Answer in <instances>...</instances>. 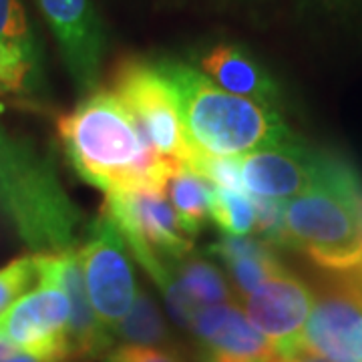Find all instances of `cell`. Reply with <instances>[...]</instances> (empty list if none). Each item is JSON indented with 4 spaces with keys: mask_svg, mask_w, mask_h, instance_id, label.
<instances>
[{
    "mask_svg": "<svg viewBox=\"0 0 362 362\" xmlns=\"http://www.w3.org/2000/svg\"><path fill=\"white\" fill-rule=\"evenodd\" d=\"M59 137L83 180L103 189H165L168 177L183 163L159 156L145 141L113 90H93L66 115L59 117Z\"/></svg>",
    "mask_w": 362,
    "mask_h": 362,
    "instance_id": "obj_1",
    "label": "cell"
},
{
    "mask_svg": "<svg viewBox=\"0 0 362 362\" xmlns=\"http://www.w3.org/2000/svg\"><path fill=\"white\" fill-rule=\"evenodd\" d=\"M0 214L35 256L77 250L83 214L51 156L0 127Z\"/></svg>",
    "mask_w": 362,
    "mask_h": 362,
    "instance_id": "obj_2",
    "label": "cell"
},
{
    "mask_svg": "<svg viewBox=\"0 0 362 362\" xmlns=\"http://www.w3.org/2000/svg\"><path fill=\"white\" fill-rule=\"evenodd\" d=\"M156 66L175 93L185 137L197 151L242 157L296 139L276 109L221 89L195 66L177 61Z\"/></svg>",
    "mask_w": 362,
    "mask_h": 362,
    "instance_id": "obj_3",
    "label": "cell"
},
{
    "mask_svg": "<svg viewBox=\"0 0 362 362\" xmlns=\"http://www.w3.org/2000/svg\"><path fill=\"white\" fill-rule=\"evenodd\" d=\"M286 244L322 270L340 274L362 266V192L346 159L322 156L304 192L284 202Z\"/></svg>",
    "mask_w": 362,
    "mask_h": 362,
    "instance_id": "obj_4",
    "label": "cell"
},
{
    "mask_svg": "<svg viewBox=\"0 0 362 362\" xmlns=\"http://www.w3.org/2000/svg\"><path fill=\"white\" fill-rule=\"evenodd\" d=\"M111 90L159 156L187 165L194 147L185 137L175 93L156 65L125 61L115 71Z\"/></svg>",
    "mask_w": 362,
    "mask_h": 362,
    "instance_id": "obj_5",
    "label": "cell"
},
{
    "mask_svg": "<svg viewBox=\"0 0 362 362\" xmlns=\"http://www.w3.org/2000/svg\"><path fill=\"white\" fill-rule=\"evenodd\" d=\"M85 242L77 247L90 306L99 322L113 334L115 326L131 310L137 294L133 266L117 223L101 214L85 228Z\"/></svg>",
    "mask_w": 362,
    "mask_h": 362,
    "instance_id": "obj_6",
    "label": "cell"
},
{
    "mask_svg": "<svg viewBox=\"0 0 362 362\" xmlns=\"http://www.w3.org/2000/svg\"><path fill=\"white\" fill-rule=\"evenodd\" d=\"M103 211L129 247L149 250L163 259H177L194 250V235L183 230L165 189L137 187L105 194Z\"/></svg>",
    "mask_w": 362,
    "mask_h": 362,
    "instance_id": "obj_7",
    "label": "cell"
},
{
    "mask_svg": "<svg viewBox=\"0 0 362 362\" xmlns=\"http://www.w3.org/2000/svg\"><path fill=\"white\" fill-rule=\"evenodd\" d=\"M302 350L326 362H362V282L354 274H334L314 298Z\"/></svg>",
    "mask_w": 362,
    "mask_h": 362,
    "instance_id": "obj_8",
    "label": "cell"
},
{
    "mask_svg": "<svg viewBox=\"0 0 362 362\" xmlns=\"http://www.w3.org/2000/svg\"><path fill=\"white\" fill-rule=\"evenodd\" d=\"M69 298L57 284L39 282V288L18 298L0 316V334L14 349L35 354L47 362L73 358Z\"/></svg>",
    "mask_w": 362,
    "mask_h": 362,
    "instance_id": "obj_9",
    "label": "cell"
},
{
    "mask_svg": "<svg viewBox=\"0 0 362 362\" xmlns=\"http://www.w3.org/2000/svg\"><path fill=\"white\" fill-rule=\"evenodd\" d=\"M242 302L247 320L270 340L280 358H290L302 350V332L314 306V292L302 278L280 272Z\"/></svg>",
    "mask_w": 362,
    "mask_h": 362,
    "instance_id": "obj_10",
    "label": "cell"
},
{
    "mask_svg": "<svg viewBox=\"0 0 362 362\" xmlns=\"http://www.w3.org/2000/svg\"><path fill=\"white\" fill-rule=\"evenodd\" d=\"M52 30L66 71L81 93L97 90L105 54V28L93 0H35Z\"/></svg>",
    "mask_w": 362,
    "mask_h": 362,
    "instance_id": "obj_11",
    "label": "cell"
},
{
    "mask_svg": "<svg viewBox=\"0 0 362 362\" xmlns=\"http://www.w3.org/2000/svg\"><path fill=\"white\" fill-rule=\"evenodd\" d=\"M324 153L298 139L264 147L242 157V180L252 195L288 202L314 180Z\"/></svg>",
    "mask_w": 362,
    "mask_h": 362,
    "instance_id": "obj_12",
    "label": "cell"
},
{
    "mask_svg": "<svg viewBox=\"0 0 362 362\" xmlns=\"http://www.w3.org/2000/svg\"><path fill=\"white\" fill-rule=\"evenodd\" d=\"M37 264H39V282L57 284L69 298V306H71L69 338H71L73 356L107 354L113 349L115 338L99 322L97 314L90 306L77 250L52 254V256H37Z\"/></svg>",
    "mask_w": 362,
    "mask_h": 362,
    "instance_id": "obj_13",
    "label": "cell"
},
{
    "mask_svg": "<svg viewBox=\"0 0 362 362\" xmlns=\"http://www.w3.org/2000/svg\"><path fill=\"white\" fill-rule=\"evenodd\" d=\"M202 350L238 362H278L270 340L247 320L235 304H211L195 312L189 328Z\"/></svg>",
    "mask_w": 362,
    "mask_h": 362,
    "instance_id": "obj_14",
    "label": "cell"
},
{
    "mask_svg": "<svg viewBox=\"0 0 362 362\" xmlns=\"http://www.w3.org/2000/svg\"><path fill=\"white\" fill-rule=\"evenodd\" d=\"M199 69L218 87L278 111L282 90L258 61L235 45H216L199 57Z\"/></svg>",
    "mask_w": 362,
    "mask_h": 362,
    "instance_id": "obj_15",
    "label": "cell"
},
{
    "mask_svg": "<svg viewBox=\"0 0 362 362\" xmlns=\"http://www.w3.org/2000/svg\"><path fill=\"white\" fill-rule=\"evenodd\" d=\"M211 252L228 266L240 298H246L272 276L284 272L274 246L259 238L223 235L211 246Z\"/></svg>",
    "mask_w": 362,
    "mask_h": 362,
    "instance_id": "obj_16",
    "label": "cell"
},
{
    "mask_svg": "<svg viewBox=\"0 0 362 362\" xmlns=\"http://www.w3.org/2000/svg\"><path fill=\"white\" fill-rule=\"evenodd\" d=\"M165 194L169 195V204L175 209L183 230L195 235L204 228L206 220H209L214 185L187 165H180L168 177Z\"/></svg>",
    "mask_w": 362,
    "mask_h": 362,
    "instance_id": "obj_17",
    "label": "cell"
},
{
    "mask_svg": "<svg viewBox=\"0 0 362 362\" xmlns=\"http://www.w3.org/2000/svg\"><path fill=\"white\" fill-rule=\"evenodd\" d=\"M169 266L175 274L180 288L197 308L211 304H228L233 300L226 278L206 258L189 252L177 259H169Z\"/></svg>",
    "mask_w": 362,
    "mask_h": 362,
    "instance_id": "obj_18",
    "label": "cell"
},
{
    "mask_svg": "<svg viewBox=\"0 0 362 362\" xmlns=\"http://www.w3.org/2000/svg\"><path fill=\"white\" fill-rule=\"evenodd\" d=\"M113 338L123 344H139V346H163L169 349L171 334L157 304L145 290H137L133 306L127 316L117 324Z\"/></svg>",
    "mask_w": 362,
    "mask_h": 362,
    "instance_id": "obj_19",
    "label": "cell"
},
{
    "mask_svg": "<svg viewBox=\"0 0 362 362\" xmlns=\"http://www.w3.org/2000/svg\"><path fill=\"white\" fill-rule=\"evenodd\" d=\"M254 204L250 195L214 187L209 220L220 226L226 235H247L254 232Z\"/></svg>",
    "mask_w": 362,
    "mask_h": 362,
    "instance_id": "obj_20",
    "label": "cell"
},
{
    "mask_svg": "<svg viewBox=\"0 0 362 362\" xmlns=\"http://www.w3.org/2000/svg\"><path fill=\"white\" fill-rule=\"evenodd\" d=\"M187 168L209 181L214 187L246 194L244 180H242V157L209 156V153L194 149V153L187 161Z\"/></svg>",
    "mask_w": 362,
    "mask_h": 362,
    "instance_id": "obj_21",
    "label": "cell"
},
{
    "mask_svg": "<svg viewBox=\"0 0 362 362\" xmlns=\"http://www.w3.org/2000/svg\"><path fill=\"white\" fill-rule=\"evenodd\" d=\"M0 42L21 49L33 63H37L39 52L21 0H0Z\"/></svg>",
    "mask_w": 362,
    "mask_h": 362,
    "instance_id": "obj_22",
    "label": "cell"
},
{
    "mask_svg": "<svg viewBox=\"0 0 362 362\" xmlns=\"http://www.w3.org/2000/svg\"><path fill=\"white\" fill-rule=\"evenodd\" d=\"M39 282V264L37 256L28 254L13 259L4 268H0V316L13 306L18 298L30 290V286Z\"/></svg>",
    "mask_w": 362,
    "mask_h": 362,
    "instance_id": "obj_23",
    "label": "cell"
},
{
    "mask_svg": "<svg viewBox=\"0 0 362 362\" xmlns=\"http://www.w3.org/2000/svg\"><path fill=\"white\" fill-rule=\"evenodd\" d=\"M254 204V233L256 238L268 242L270 246H288L286 244V226H284V202L268 199L252 195Z\"/></svg>",
    "mask_w": 362,
    "mask_h": 362,
    "instance_id": "obj_24",
    "label": "cell"
},
{
    "mask_svg": "<svg viewBox=\"0 0 362 362\" xmlns=\"http://www.w3.org/2000/svg\"><path fill=\"white\" fill-rule=\"evenodd\" d=\"M35 65L21 49L0 42V90L23 89Z\"/></svg>",
    "mask_w": 362,
    "mask_h": 362,
    "instance_id": "obj_25",
    "label": "cell"
},
{
    "mask_svg": "<svg viewBox=\"0 0 362 362\" xmlns=\"http://www.w3.org/2000/svg\"><path fill=\"white\" fill-rule=\"evenodd\" d=\"M107 362H183L175 350L163 346H139V344H121L113 346L105 354Z\"/></svg>",
    "mask_w": 362,
    "mask_h": 362,
    "instance_id": "obj_26",
    "label": "cell"
},
{
    "mask_svg": "<svg viewBox=\"0 0 362 362\" xmlns=\"http://www.w3.org/2000/svg\"><path fill=\"white\" fill-rule=\"evenodd\" d=\"M278 362H326L320 356H316V354H310V352H306V350H300L296 352L294 356H290V358H280Z\"/></svg>",
    "mask_w": 362,
    "mask_h": 362,
    "instance_id": "obj_27",
    "label": "cell"
},
{
    "mask_svg": "<svg viewBox=\"0 0 362 362\" xmlns=\"http://www.w3.org/2000/svg\"><path fill=\"white\" fill-rule=\"evenodd\" d=\"M2 362H47L39 358V356H35V354H28V352H23V350H16L13 356H8L6 361Z\"/></svg>",
    "mask_w": 362,
    "mask_h": 362,
    "instance_id": "obj_28",
    "label": "cell"
},
{
    "mask_svg": "<svg viewBox=\"0 0 362 362\" xmlns=\"http://www.w3.org/2000/svg\"><path fill=\"white\" fill-rule=\"evenodd\" d=\"M199 362H238V361H232V358H226V356H218V354H211V352H206V350H202V354H199Z\"/></svg>",
    "mask_w": 362,
    "mask_h": 362,
    "instance_id": "obj_29",
    "label": "cell"
},
{
    "mask_svg": "<svg viewBox=\"0 0 362 362\" xmlns=\"http://www.w3.org/2000/svg\"><path fill=\"white\" fill-rule=\"evenodd\" d=\"M16 350L18 349H14L11 342H6V340H0V362L6 361L8 356H13Z\"/></svg>",
    "mask_w": 362,
    "mask_h": 362,
    "instance_id": "obj_30",
    "label": "cell"
},
{
    "mask_svg": "<svg viewBox=\"0 0 362 362\" xmlns=\"http://www.w3.org/2000/svg\"><path fill=\"white\" fill-rule=\"evenodd\" d=\"M312 2H326V4H334V2H340V0H312Z\"/></svg>",
    "mask_w": 362,
    "mask_h": 362,
    "instance_id": "obj_31",
    "label": "cell"
},
{
    "mask_svg": "<svg viewBox=\"0 0 362 362\" xmlns=\"http://www.w3.org/2000/svg\"><path fill=\"white\" fill-rule=\"evenodd\" d=\"M0 340H4V338H2V334H0Z\"/></svg>",
    "mask_w": 362,
    "mask_h": 362,
    "instance_id": "obj_32",
    "label": "cell"
}]
</instances>
